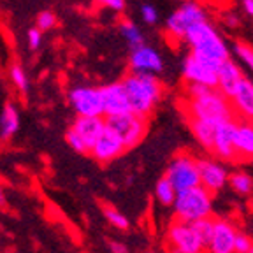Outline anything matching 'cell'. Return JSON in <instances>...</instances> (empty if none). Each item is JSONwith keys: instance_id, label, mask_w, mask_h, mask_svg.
Wrapping results in <instances>:
<instances>
[{"instance_id": "1f68e13d", "label": "cell", "mask_w": 253, "mask_h": 253, "mask_svg": "<svg viewBox=\"0 0 253 253\" xmlns=\"http://www.w3.org/2000/svg\"><path fill=\"white\" fill-rule=\"evenodd\" d=\"M253 248V239L248 234L237 230L236 243H234V253H250Z\"/></svg>"}, {"instance_id": "f1b7e54d", "label": "cell", "mask_w": 253, "mask_h": 253, "mask_svg": "<svg viewBox=\"0 0 253 253\" xmlns=\"http://www.w3.org/2000/svg\"><path fill=\"white\" fill-rule=\"evenodd\" d=\"M9 76H11V81L14 84V88H18L23 95L28 93V79L20 63H12L11 69H9Z\"/></svg>"}, {"instance_id": "f35d334b", "label": "cell", "mask_w": 253, "mask_h": 253, "mask_svg": "<svg viewBox=\"0 0 253 253\" xmlns=\"http://www.w3.org/2000/svg\"><path fill=\"white\" fill-rule=\"evenodd\" d=\"M241 4H243V9H245L246 14L253 18V0H241Z\"/></svg>"}, {"instance_id": "4fadbf2b", "label": "cell", "mask_w": 253, "mask_h": 253, "mask_svg": "<svg viewBox=\"0 0 253 253\" xmlns=\"http://www.w3.org/2000/svg\"><path fill=\"white\" fill-rule=\"evenodd\" d=\"M237 229L232 221L227 218L214 220V230L211 241L206 246V253H234V243H236Z\"/></svg>"}, {"instance_id": "d4e9b609", "label": "cell", "mask_w": 253, "mask_h": 253, "mask_svg": "<svg viewBox=\"0 0 253 253\" xmlns=\"http://www.w3.org/2000/svg\"><path fill=\"white\" fill-rule=\"evenodd\" d=\"M229 186L239 195H248L253 194V178L248 176L243 170H234V172L229 174Z\"/></svg>"}, {"instance_id": "4dcf8cb0", "label": "cell", "mask_w": 253, "mask_h": 253, "mask_svg": "<svg viewBox=\"0 0 253 253\" xmlns=\"http://www.w3.org/2000/svg\"><path fill=\"white\" fill-rule=\"evenodd\" d=\"M65 139H67V144L71 146V150H74L76 153H81V155H90V150L86 148L84 141L76 134L72 128H69L67 134H65Z\"/></svg>"}, {"instance_id": "7402d4cb", "label": "cell", "mask_w": 253, "mask_h": 253, "mask_svg": "<svg viewBox=\"0 0 253 253\" xmlns=\"http://www.w3.org/2000/svg\"><path fill=\"white\" fill-rule=\"evenodd\" d=\"M185 122L188 123L190 132L194 134V137L197 139V142L204 148L208 153H211V146H213V135H214V126L208 125L204 122H199L194 118H185Z\"/></svg>"}, {"instance_id": "cb8c5ba5", "label": "cell", "mask_w": 253, "mask_h": 253, "mask_svg": "<svg viewBox=\"0 0 253 253\" xmlns=\"http://www.w3.org/2000/svg\"><path fill=\"white\" fill-rule=\"evenodd\" d=\"M176 195H178V192H176L172 183H170L166 176H162V178L155 183V199L162 206H166V208L170 206V208H172L174 201H176Z\"/></svg>"}, {"instance_id": "4316f807", "label": "cell", "mask_w": 253, "mask_h": 253, "mask_svg": "<svg viewBox=\"0 0 253 253\" xmlns=\"http://www.w3.org/2000/svg\"><path fill=\"white\" fill-rule=\"evenodd\" d=\"M102 213H104V216H106L107 223H109V225H113L115 229L126 230L128 227H130V221H128V218H126L123 213H120L116 208H113V206H102Z\"/></svg>"}, {"instance_id": "d6986e66", "label": "cell", "mask_w": 253, "mask_h": 253, "mask_svg": "<svg viewBox=\"0 0 253 253\" xmlns=\"http://www.w3.org/2000/svg\"><path fill=\"white\" fill-rule=\"evenodd\" d=\"M236 153L237 162H252L253 160V123L237 120Z\"/></svg>"}, {"instance_id": "2e32d148", "label": "cell", "mask_w": 253, "mask_h": 253, "mask_svg": "<svg viewBox=\"0 0 253 253\" xmlns=\"http://www.w3.org/2000/svg\"><path fill=\"white\" fill-rule=\"evenodd\" d=\"M71 128L83 139L88 150H91L95 141L106 130V120L104 116H76Z\"/></svg>"}, {"instance_id": "277c9868", "label": "cell", "mask_w": 253, "mask_h": 253, "mask_svg": "<svg viewBox=\"0 0 253 253\" xmlns=\"http://www.w3.org/2000/svg\"><path fill=\"white\" fill-rule=\"evenodd\" d=\"M106 120V128L113 130L125 144L126 151L134 150L146 137L148 128H150V120L137 116L134 113H125V115L104 116Z\"/></svg>"}, {"instance_id": "8992f818", "label": "cell", "mask_w": 253, "mask_h": 253, "mask_svg": "<svg viewBox=\"0 0 253 253\" xmlns=\"http://www.w3.org/2000/svg\"><path fill=\"white\" fill-rule=\"evenodd\" d=\"M166 241L167 248H174L181 253H206L204 243L201 241V237L197 236L190 223L174 220L167 227Z\"/></svg>"}, {"instance_id": "ab89813d", "label": "cell", "mask_w": 253, "mask_h": 253, "mask_svg": "<svg viewBox=\"0 0 253 253\" xmlns=\"http://www.w3.org/2000/svg\"><path fill=\"white\" fill-rule=\"evenodd\" d=\"M5 204H7V199H5V190H4V186L0 185V208H4Z\"/></svg>"}, {"instance_id": "ba28073f", "label": "cell", "mask_w": 253, "mask_h": 253, "mask_svg": "<svg viewBox=\"0 0 253 253\" xmlns=\"http://www.w3.org/2000/svg\"><path fill=\"white\" fill-rule=\"evenodd\" d=\"M236 126L237 120L223 122L214 126L211 157L221 162H237L236 153Z\"/></svg>"}, {"instance_id": "5bb4252c", "label": "cell", "mask_w": 253, "mask_h": 253, "mask_svg": "<svg viewBox=\"0 0 253 253\" xmlns=\"http://www.w3.org/2000/svg\"><path fill=\"white\" fill-rule=\"evenodd\" d=\"M230 102L239 122L253 123V79H250L248 76L241 79L239 86L230 97Z\"/></svg>"}, {"instance_id": "83f0119b", "label": "cell", "mask_w": 253, "mask_h": 253, "mask_svg": "<svg viewBox=\"0 0 253 253\" xmlns=\"http://www.w3.org/2000/svg\"><path fill=\"white\" fill-rule=\"evenodd\" d=\"M214 220H216V216H210V218H202V220L190 223L192 229L201 237V241L204 243V246H208V243L211 241V236H213V230H214Z\"/></svg>"}, {"instance_id": "d6a6232c", "label": "cell", "mask_w": 253, "mask_h": 253, "mask_svg": "<svg viewBox=\"0 0 253 253\" xmlns=\"http://www.w3.org/2000/svg\"><path fill=\"white\" fill-rule=\"evenodd\" d=\"M56 25V16L55 12L51 11H42L39 12V16H37V28H39L41 32H46V30H51L53 27Z\"/></svg>"}, {"instance_id": "30bf717a", "label": "cell", "mask_w": 253, "mask_h": 253, "mask_svg": "<svg viewBox=\"0 0 253 253\" xmlns=\"http://www.w3.org/2000/svg\"><path fill=\"white\" fill-rule=\"evenodd\" d=\"M69 102L78 116H104L99 88L76 86L69 91Z\"/></svg>"}, {"instance_id": "44dd1931", "label": "cell", "mask_w": 253, "mask_h": 253, "mask_svg": "<svg viewBox=\"0 0 253 253\" xmlns=\"http://www.w3.org/2000/svg\"><path fill=\"white\" fill-rule=\"evenodd\" d=\"M216 34L218 32H216V28H214V25L206 20V21H199V23L192 25V27L186 30L185 39L183 41H185V42L190 46V49H192V47H195L197 44L204 42V41H208L210 37L216 36Z\"/></svg>"}, {"instance_id": "e575fe53", "label": "cell", "mask_w": 253, "mask_h": 253, "mask_svg": "<svg viewBox=\"0 0 253 253\" xmlns=\"http://www.w3.org/2000/svg\"><path fill=\"white\" fill-rule=\"evenodd\" d=\"M41 42H42V32L37 27L30 28L28 30V46H30V49H37L41 46Z\"/></svg>"}, {"instance_id": "60d3db41", "label": "cell", "mask_w": 253, "mask_h": 253, "mask_svg": "<svg viewBox=\"0 0 253 253\" xmlns=\"http://www.w3.org/2000/svg\"><path fill=\"white\" fill-rule=\"evenodd\" d=\"M167 253H181V252H178V250H174V248H167Z\"/></svg>"}, {"instance_id": "d590c367", "label": "cell", "mask_w": 253, "mask_h": 253, "mask_svg": "<svg viewBox=\"0 0 253 253\" xmlns=\"http://www.w3.org/2000/svg\"><path fill=\"white\" fill-rule=\"evenodd\" d=\"M100 5L109 7L113 11H123L125 9V0H97Z\"/></svg>"}, {"instance_id": "ee69618b", "label": "cell", "mask_w": 253, "mask_h": 253, "mask_svg": "<svg viewBox=\"0 0 253 253\" xmlns=\"http://www.w3.org/2000/svg\"><path fill=\"white\" fill-rule=\"evenodd\" d=\"M151 253H157V252H151Z\"/></svg>"}, {"instance_id": "ac0fdd59", "label": "cell", "mask_w": 253, "mask_h": 253, "mask_svg": "<svg viewBox=\"0 0 253 253\" xmlns=\"http://www.w3.org/2000/svg\"><path fill=\"white\" fill-rule=\"evenodd\" d=\"M181 72L186 83H195L208 88H216V72H213L211 69L202 65L201 62H197L192 55H188L185 58Z\"/></svg>"}, {"instance_id": "ffe728a7", "label": "cell", "mask_w": 253, "mask_h": 253, "mask_svg": "<svg viewBox=\"0 0 253 253\" xmlns=\"http://www.w3.org/2000/svg\"><path fill=\"white\" fill-rule=\"evenodd\" d=\"M18 130H20V111L16 104L7 102L0 113V139L9 141Z\"/></svg>"}, {"instance_id": "7bdbcfd3", "label": "cell", "mask_w": 253, "mask_h": 253, "mask_svg": "<svg viewBox=\"0 0 253 253\" xmlns=\"http://www.w3.org/2000/svg\"><path fill=\"white\" fill-rule=\"evenodd\" d=\"M250 253H253V248H252V252H250Z\"/></svg>"}, {"instance_id": "e0dca14e", "label": "cell", "mask_w": 253, "mask_h": 253, "mask_svg": "<svg viewBox=\"0 0 253 253\" xmlns=\"http://www.w3.org/2000/svg\"><path fill=\"white\" fill-rule=\"evenodd\" d=\"M243 78H245L243 69L232 58L225 60L216 72V90L221 91L225 97L230 99L234 95V91H236V88L239 86Z\"/></svg>"}, {"instance_id": "603a6c76", "label": "cell", "mask_w": 253, "mask_h": 253, "mask_svg": "<svg viewBox=\"0 0 253 253\" xmlns=\"http://www.w3.org/2000/svg\"><path fill=\"white\" fill-rule=\"evenodd\" d=\"M190 27H192V23H190L188 18H186L179 9H176V11H174L166 21V30L172 39H181L183 41L185 39L186 30H188Z\"/></svg>"}, {"instance_id": "8d00e7d4", "label": "cell", "mask_w": 253, "mask_h": 253, "mask_svg": "<svg viewBox=\"0 0 253 253\" xmlns=\"http://www.w3.org/2000/svg\"><path fill=\"white\" fill-rule=\"evenodd\" d=\"M223 21H225V27H229V28H237L239 27V18H237L236 14H232V12H227L225 16H223Z\"/></svg>"}, {"instance_id": "9c48e42d", "label": "cell", "mask_w": 253, "mask_h": 253, "mask_svg": "<svg viewBox=\"0 0 253 253\" xmlns=\"http://www.w3.org/2000/svg\"><path fill=\"white\" fill-rule=\"evenodd\" d=\"M199 178H201V186L211 194L221 192L229 185V170L220 160L213 157H201L197 158Z\"/></svg>"}, {"instance_id": "7a4b0ae2", "label": "cell", "mask_w": 253, "mask_h": 253, "mask_svg": "<svg viewBox=\"0 0 253 253\" xmlns=\"http://www.w3.org/2000/svg\"><path fill=\"white\" fill-rule=\"evenodd\" d=\"M120 81L126 91L130 113L150 120L157 104L164 97L162 81L155 74H137V72H128Z\"/></svg>"}, {"instance_id": "5b68a950", "label": "cell", "mask_w": 253, "mask_h": 253, "mask_svg": "<svg viewBox=\"0 0 253 253\" xmlns=\"http://www.w3.org/2000/svg\"><path fill=\"white\" fill-rule=\"evenodd\" d=\"M164 176L172 183L178 194L185 192V190H192L195 186H201L197 158L186 151H179L170 158Z\"/></svg>"}, {"instance_id": "9a60e30c", "label": "cell", "mask_w": 253, "mask_h": 253, "mask_svg": "<svg viewBox=\"0 0 253 253\" xmlns=\"http://www.w3.org/2000/svg\"><path fill=\"white\" fill-rule=\"evenodd\" d=\"M164 71L162 56L155 51L153 47L141 46L137 49H132L130 55V72L137 74H158Z\"/></svg>"}, {"instance_id": "7c38bea8", "label": "cell", "mask_w": 253, "mask_h": 253, "mask_svg": "<svg viewBox=\"0 0 253 253\" xmlns=\"http://www.w3.org/2000/svg\"><path fill=\"white\" fill-rule=\"evenodd\" d=\"M100 102H102L104 116H115L130 113V104L126 99V91L123 88L122 81H115L111 84L99 86Z\"/></svg>"}, {"instance_id": "3957f363", "label": "cell", "mask_w": 253, "mask_h": 253, "mask_svg": "<svg viewBox=\"0 0 253 253\" xmlns=\"http://www.w3.org/2000/svg\"><path fill=\"white\" fill-rule=\"evenodd\" d=\"M174 218L183 223H194L202 218L214 216L213 214V194L202 186L185 190L176 195L172 204Z\"/></svg>"}, {"instance_id": "836d02e7", "label": "cell", "mask_w": 253, "mask_h": 253, "mask_svg": "<svg viewBox=\"0 0 253 253\" xmlns=\"http://www.w3.org/2000/svg\"><path fill=\"white\" fill-rule=\"evenodd\" d=\"M141 14H142V20L146 21V23H150V25L157 23L158 12H157V9H155L153 5H150V4L141 5Z\"/></svg>"}, {"instance_id": "74e56055", "label": "cell", "mask_w": 253, "mask_h": 253, "mask_svg": "<svg viewBox=\"0 0 253 253\" xmlns=\"http://www.w3.org/2000/svg\"><path fill=\"white\" fill-rule=\"evenodd\" d=\"M107 246H109V250L113 253H128L126 246L123 245V243H120V241H109V243H107Z\"/></svg>"}, {"instance_id": "484cf974", "label": "cell", "mask_w": 253, "mask_h": 253, "mask_svg": "<svg viewBox=\"0 0 253 253\" xmlns=\"http://www.w3.org/2000/svg\"><path fill=\"white\" fill-rule=\"evenodd\" d=\"M120 30H122V36L128 41L132 49H137V47L144 46V37H142L139 27L130 20H123L120 23Z\"/></svg>"}, {"instance_id": "6da1fadb", "label": "cell", "mask_w": 253, "mask_h": 253, "mask_svg": "<svg viewBox=\"0 0 253 253\" xmlns=\"http://www.w3.org/2000/svg\"><path fill=\"white\" fill-rule=\"evenodd\" d=\"M183 116L204 122L211 126L237 120L230 99L216 88H210L199 97H183Z\"/></svg>"}, {"instance_id": "52a82bcc", "label": "cell", "mask_w": 253, "mask_h": 253, "mask_svg": "<svg viewBox=\"0 0 253 253\" xmlns=\"http://www.w3.org/2000/svg\"><path fill=\"white\" fill-rule=\"evenodd\" d=\"M190 55L194 56L197 62H201L202 65H206L208 69H211L213 72H218V69L221 67V63L230 58L229 46L220 34L210 37L204 42L197 44L195 47H192Z\"/></svg>"}, {"instance_id": "f546056e", "label": "cell", "mask_w": 253, "mask_h": 253, "mask_svg": "<svg viewBox=\"0 0 253 253\" xmlns=\"http://www.w3.org/2000/svg\"><path fill=\"white\" fill-rule=\"evenodd\" d=\"M234 53L253 72V46H250L246 42H236L234 44Z\"/></svg>"}, {"instance_id": "b9f144b4", "label": "cell", "mask_w": 253, "mask_h": 253, "mask_svg": "<svg viewBox=\"0 0 253 253\" xmlns=\"http://www.w3.org/2000/svg\"><path fill=\"white\" fill-rule=\"evenodd\" d=\"M197 2H208V4H213V2H216V0H197Z\"/></svg>"}, {"instance_id": "8fae6325", "label": "cell", "mask_w": 253, "mask_h": 253, "mask_svg": "<svg viewBox=\"0 0 253 253\" xmlns=\"http://www.w3.org/2000/svg\"><path fill=\"white\" fill-rule=\"evenodd\" d=\"M126 153V148L120 135H116L113 130L106 128L100 134V137L95 141L93 148L90 150V157L97 160L99 164H111L113 160L120 158Z\"/></svg>"}]
</instances>
